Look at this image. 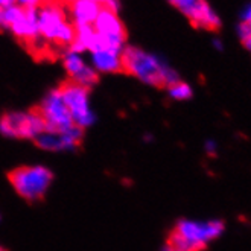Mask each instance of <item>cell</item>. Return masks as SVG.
Masks as SVG:
<instances>
[{"label": "cell", "instance_id": "cell-24", "mask_svg": "<svg viewBox=\"0 0 251 251\" xmlns=\"http://www.w3.org/2000/svg\"><path fill=\"white\" fill-rule=\"evenodd\" d=\"M2 14H3V8L0 6V23H2Z\"/></svg>", "mask_w": 251, "mask_h": 251}, {"label": "cell", "instance_id": "cell-22", "mask_svg": "<svg viewBox=\"0 0 251 251\" xmlns=\"http://www.w3.org/2000/svg\"><path fill=\"white\" fill-rule=\"evenodd\" d=\"M161 251H175V250H174L169 244H165V245H163V248H161Z\"/></svg>", "mask_w": 251, "mask_h": 251}, {"label": "cell", "instance_id": "cell-25", "mask_svg": "<svg viewBox=\"0 0 251 251\" xmlns=\"http://www.w3.org/2000/svg\"><path fill=\"white\" fill-rule=\"evenodd\" d=\"M0 251H9L6 247H3V245H0Z\"/></svg>", "mask_w": 251, "mask_h": 251}, {"label": "cell", "instance_id": "cell-9", "mask_svg": "<svg viewBox=\"0 0 251 251\" xmlns=\"http://www.w3.org/2000/svg\"><path fill=\"white\" fill-rule=\"evenodd\" d=\"M93 29L96 34L105 35V37H116L124 41H126V37H128L126 27L119 20V17H117V12L111 11L105 5H102V9L93 25Z\"/></svg>", "mask_w": 251, "mask_h": 251}, {"label": "cell", "instance_id": "cell-15", "mask_svg": "<svg viewBox=\"0 0 251 251\" xmlns=\"http://www.w3.org/2000/svg\"><path fill=\"white\" fill-rule=\"evenodd\" d=\"M85 64L82 63V60L78 56V55H75V53H67L66 55V58H64V69H66V72H67V75H69V78H73L76 75V73L84 67Z\"/></svg>", "mask_w": 251, "mask_h": 251}, {"label": "cell", "instance_id": "cell-13", "mask_svg": "<svg viewBox=\"0 0 251 251\" xmlns=\"http://www.w3.org/2000/svg\"><path fill=\"white\" fill-rule=\"evenodd\" d=\"M70 79H73L75 82H78V84H81V85H85V87H93V85H96L98 82H99V75H98V72L96 70H93V69H90V67H87V66H84L75 76L73 78H70Z\"/></svg>", "mask_w": 251, "mask_h": 251}, {"label": "cell", "instance_id": "cell-11", "mask_svg": "<svg viewBox=\"0 0 251 251\" xmlns=\"http://www.w3.org/2000/svg\"><path fill=\"white\" fill-rule=\"evenodd\" d=\"M93 61L99 72H108V73H124L122 61L119 53L100 50L93 53Z\"/></svg>", "mask_w": 251, "mask_h": 251}, {"label": "cell", "instance_id": "cell-20", "mask_svg": "<svg viewBox=\"0 0 251 251\" xmlns=\"http://www.w3.org/2000/svg\"><path fill=\"white\" fill-rule=\"evenodd\" d=\"M244 22L250 26V29H251V8L247 11V14H245V16H244Z\"/></svg>", "mask_w": 251, "mask_h": 251}, {"label": "cell", "instance_id": "cell-14", "mask_svg": "<svg viewBox=\"0 0 251 251\" xmlns=\"http://www.w3.org/2000/svg\"><path fill=\"white\" fill-rule=\"evenodd\" d=\"M168 92H169V96L175 100H187L192 98V88L183 81H178L174 85H171L168 88Z\"/></svg>", "mask_w": 251, "mask_h": 251}, {"label": "cell", "instance_id": "cell-23", "mask_svg": "<svg viewBox=\"0 0 251 251\" xmlns=\"http://www.w3.org/2000/svg\"><path fill=\"white\" fill-rule=\"evenodd\" d=\"M61 2H63V3H64V5H66L67 8H69V5H70L72 2H75V0H61Z\"/></svg>", "mask_w": 251, "mask_h": 251}, {"label": "cell", "instance_id": "cell-8", "mask_svg": "<svg viewBox=\"0 0 251 251\" xmlns=\"http://www.w3.org/2000/svg\"><path fill=\"white\" fill-rule=\"evenodd\" d=\"M184 16L189 19L190 25L195 29H204V31L209 32H219L221 27H223L219 17L212 11L210 5L205 0H198Z\"/></svg>", "mask_w": 251, "mask_h": 251}, {"label": "cell", "instance_id": "cell-26", "mask_svg": "<svg viewBox=\"0 0 251 251\" xmlns=\"http://www.w3.org/2000/svg\"><path fill=\"white\" fill-rule=\"evenodd\" d=\"M0 219H2V218H0Z\"/></svg>", "mask_w": 251, "mask_h": 251}, {"label": "cell", "instance_id": "cell-18", "mask_svg": "<svg viewBox=\"0 0 251 251\" xmlns=\"http://www.w3.org/2000/svg\"><path fill=\"white\" fill-rule=\"evenodd\" d=\"M14 2H16V0H0V6H2L3 9H6L9 6H12Z\"/></svg>", "mask_w": 251, "mask_h": 251}, {"label": "cell", "instance_id": "cell-3", "mask_svg": "<svg viewBox=\"0 0 251 251\" xmlns=\"http://www.w3.org/2000/svg\"><path fill=\"white\" fill-rule=\"evenodd\" d=\"M29 110L41 117L44 125H46L48 132L70 134V132L78 128V125L73 122L72 114L56 88L44 98L40 104L31 107Z\"/></svg>", "mask_w": 251, "mask_h": 251}, {"label": "cell", "instance_id": "cell-7", "mask_svg": "<svg viewBox=\"0 0 251 251\" xmlns=\"http://www.w3.org/2000/svg\"><path fill=\"white\" fill-rule=\"evenodd\" d=\"M183 238L190 242L201 244L207 247V242L219 238L226 230V224L223 221H207V223H200V221H187L181 219L174 227Z\"/></svg>", "mask_w": 251, "mask_h": 251}, {"label": "cell", "instance_id": "cell-6", "mask_svg": "<svg viewBox=\"0 0 251 251\" xmlns=\"http://www.w3.org/2000/svg\"><path fill=\"white\" fill-rule=\"evenodd\" d=\"M84 134L85 129L78 126L70 134H56V132H48L44 131L37 137L32 139L34 145L38 146L40 150L50 151V152H78L82 150L84 145Z\"/></svg>", "mask_w": 251, "mask_h": 251}, {"label": "cell", "instance_id": "cell-12", "mask_svg": "<svg viewBox=\"0 0 251 251\" xmlns=\"http://www.w3.org/2000/svg\"><path fill=\"white\" fill-rule=\"evenodd\" d=\"M166 244H169L175 251H204L205 250V245L190 242L189 239L183 238V236L175 228H172L169 231Z\"/></svg>", "mask_w": 251, "mask_h": 251}, {"label": "cell", "instance_id": "cell-5", "mask_svg": "<svg viewBox=\"0 0 251 251\" xmlns=\"http://www.w3.org/2000/svg\"><path fill=\"white\" fill-rule=\"evenodd\" d=\"M56 90L60 92L64 104L67 105L72 119L78 126L87 128L95 122V114L92 113L88 107V96H90L92 88L81 85L73 79L67 78L60 85L56 87Z\"/></svg>", "mask_w": 251, "mask_h": 251}, {"label": "cell", "instance_id": "cell-4", "mask_svg": "<svg viewBox=\"0 0 251 251\" xmlns=\"http://www.w3.org/2000/svg\"><path fill=\"white\" fill-rule=\"evenodd\" d=\"M46 131L43 119L31 110L23 111H5L0 114V134L8 139L32 140Z\"/></svg>", "mask_w": 251, "mask_h": 251}, {"label": "cell", "instance_id": "cell-21", "mask_svg": "<svg viewBox=\"0 0 251 251\" xmlns=\"http://www.w3.org/2000/svg\"><path fill=\"white\" fill-rule=\"evenodd\" d=\"M90 2L100 3V5H107V3H110V2H111V0H90Z\"/></svg>", "mask_w": 251, "mask_h": 251}, {"label": "cell", "instance_id": "cell-19", "mask_svg": "<svg viewBox=\"0 0 251 251\" xmlns=\"http://www.w3.org/2000/svg\"><path fill=\"white\" fill-rule=\"evenodd\" d=\"M241 41H242V44H244V48L248 49V50L251 52V35L247 37V38H244V40H241Z\"/></svg>", "mask_w": 251, "mask_h": 251}, {"label": "cell", "instance_id": "cell-1", "mask_svg": "<svg viewBox=\"0 0 251 251\" xmlns=\"http://www.w3.org/2000/svg\"><path fill=\"white\" fill-rule=\"evenodd\" d=\"M121 61L125 75L136 76L157 88H169L180 81L178 75L172 69L139 48H124L121 52Z\"/></svg>", "mask_w": 251, "mask_h": 251}, {"label": "cell", "instance_id": "cell-17", "mask_svg": "<svg viewBox=\"0 0 251 251\" xmlns=\"http://www.w3.org/2000/svg\"><path fill=\"white\" fill-rule=\"evenodd\" d=\"M16 2H19L22 6H34V8H37V5L40 3V0H16Z\"/></svg>", "mask_w": 251, "mask_h": 251}, {"label": "cell", "instance_id": "cell-16", "mask_svg": "<svg viewBox=\"0 0 251 251\" xmlns=\"http://www.w3.org/2000/svg\"><path fill=\"white\" fill-rule=\"evenodd\" d=\"M169 2L176 8V9H180L183 14H186L192 6H194L198 0H169Z\"/></svg>", "mask_w": 251, "mask_h": 251}, {"label": "cell", "instance_id": "cell-10", "mask_svg": "<svg viewBox=\"0 0 251 251\" xmlns=\"http://www.w3.org/2000/svg\"><path fill=\"white\" fill-rule=\"evenodd\" d=\"M67 9L73 16L72 20L75 23L93 26L98 16H99L100 9H102V5L90 2V0H75V2H72L69 5Z\"/></svg>", "mask_w": 251, "mask_h": 251}, {"label": "cell", "instance_id": "cell-2", "mask_svg": "<svg viewBox=\"0 0 251 251\" xmlns=\"http://www.w3.org/2000/svg\"><path fill=\"white\" fill-rule=\"evenodd\" d=\"M9 184L27 204L44 201L53 181V172L44 166H17L6 172Z\"/></svg>", "mask_w": 251, "mask_h": 251}]
</instances>
